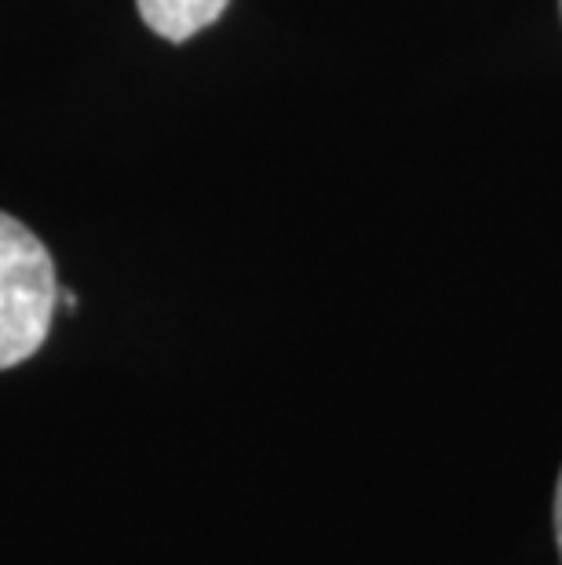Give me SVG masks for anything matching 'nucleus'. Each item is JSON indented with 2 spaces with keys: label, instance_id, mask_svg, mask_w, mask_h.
Wrapping results in <instances>:
<instances>
[{
  "label": "nucleus",
  "instance_id": "f257e3e1",
  "mask_svg": "<svg viewBox=\"0 0 562 565\" xmlns=\"http://www.w3.org/2000/svg\"><path fill=\"white\" fill-rule=\"evenodd\" d=\"M59 307L55 263L44 242L0 212V372L41 351Z\"/></svg>",
  "mask_w": 562,
  "mask_h": 565
},
{
  "label": "nucleus",
  "instance_id": "f03ea898",
  "mask_svg": "<svg viewBox=\"0 0 562 565\" xmlns=\"http://www.w3.org/2000/svg\"><path fill=\"white\" fill-rule=\"evenodd\" d=\"M142 22L165 41H190L194 33L212 26L231 0H136Z\"/></svg>",
  "mask_w": 562,
  "mask_h": 565
},
{
  "label": "nucleus",
  "instance_id": "7ed1b4c3",
  "mask_svg": "<svg viewBox=\"0 0 562 565\" xmlns=\"http://www.w3.org/2000/svg\"><path fill=\"white\" fill-rule=\"evenodd\" d=\"M555 544H559V558H562V471H559V486H555Z\"/></svg>",
  "mask_w": 562,
  "mask_h": 565
}]
</instances>
